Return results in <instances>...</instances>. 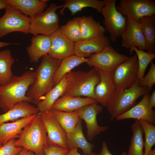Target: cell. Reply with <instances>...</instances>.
<instances>
[{
	"label": "cell",
	"mask_w": 155,
	"mask_h": 155,
	"mask_svg": "<svg viewBox=\"0 0 155 155\" xmlns=\"http://www.w3.org/2000/svg\"><path fill=\"white\" fill-rule=\"evenodd\" d=\"M79 20L80 17L74 18L59 28L63 34L75 43L82 40Z\"/></svg>",
	"instance_id": "cell-33"
},
{
	"label": "cell",
	"mask_w": 155,
	"mask_h": 155,
	"mask_svg": "<svg viewBox=\"0 0 155 155\" xmlns=\"http://www.w3.org/2000/svg\"><path fill=\"white\" fill-rule=\"evenodd\" d=\"M51 46L48 55L58 60L74 55L75 42L63 34L59 29L49 36Z\"/></svg>",
	"instance_id": "cell-16"
},
{
	"label": "cell",
	"mask_w": 155,
	"mask_h": 155,
	"mask_svg": "<svg viewBox=\"0 0 155 155\" xmlns=\"http://www.w3.org/2000/svg\"><path fill=\"white\" fill-rule=\"evenodd\" d=\"M137 22L146 40V51L155 54V15L144 17Z\"/></svg>",
	"instance_id": "cell-27"
},
{
	"label": "cell",
	"mask_w": 155,
	"mask_h": 155,
	"mask_svg": "<svg viewBox=\"0 0 155 155\" xmlns=\"http://www.w3.org/2000/svg\"><path fill=\"white\" fill-rule=\"evenodd\" d=\"M51 46V41L49 36L42 35L33 36L30 45L26 48L31 62L37 63L40 58L48 55Z\"/></svg>",
	"instance_id": "cell-21"
},
{
	"label": "cell",
	"mask_w": 155,
	"mask_h": 155,
	"mask_svg": "<svg viewBox=\"0 0 155 155\" xmlns=\"http://www.w3.org/2000/svg\"><path fill=\"white\" fill-rule=\"evenodd\" d=\"M66 77L67 83L63 95L84 96L96 100L94 89L100 79L97 68L94 67L88 71H71Z\"/></svg>",
	"instance_id": "cell-3"
},
{
	"label": "cell",
	"mask_w": 155,
	"mask_h": 155,
	"mask_svg": "<svg viewBox=\"0 0 155 155\" xmlns=\"http://www.w3.org/2000/svg\"><path fill=\"white\" fill-rule=\"evenodd\" d=\"M61 61L53 58L48 55L42 57L41 63L35 71V81L30 87L26 94L33 103L37 105L53 88L54 74Z\"/></svg>",
	"instance_id": "cell-2"
},
{
	"label": "cell",
	"mask_w": 155,
	"mask_h": 155,
	"mask_svg": "<svg viewBox=\"0 0 155 155\" xmlns=\"http://www.w3.org/2000/svg\"><path fill=\"white\" fill-rule=\"evenodd\" d=\"M8 5L6 0H0V10L5 9Z\"/></svg>",
	"instance_id": "cell-43"
},
{
	"label": "cell",
	"mask_w": 155,
	"mask_h": 155,
	"mask_svg": "<svg viewBox=\"0 0 155 155\" xmlns=\"http://www.w3.org/2000/svg\"><path fill=\"white\" fill-rule=\"evenodd\" d=\"M95 152H92L91 154L89 155H96ZM67 155H82L80 154L78 152V149H73L70 150Z\"/></svg>",
	"instance_id": "cell-42"
},
{
	"label": "cell",
	"mask_w": 155,
	"mask_h": 155,
	"mask_svg": "<svg viewBox=\"0 0 155 155\" xmlns=\"http://www.w3.org/2000/svg\"><path fill=\"white\" fill-rule=\"evenodd\" d=\"M127 153L126 152L123 151L121 155H127Z\"/></svg>",
	"instance_id": "cell-46"
},
{
	"label": "cell",
	"mask_w": 155,
	"mask_h": 155,
	"mask_svg": "<svg viewBox=\"0 0 155 155\" xmlns=\"http://www.w3.org/2000/svg\"><path fill=\"white\" fill-rule=\"evenodd\" d=\"M66 75L60 82L54 86L43 97L37 105L39 112L43 113L51 110L55 102L64 93L67 83Z\"/></svg>",
	"instance_id": "cell-26"
},
{
	"label": "cell",
	"mask_w": 155,
	"mask_h": 155,
	"mask_svg": "<svg viewBox=\"0 0 155 155\" xmlns=\"http://www.w3.org/2000/svg\"><path fill=\"white\" fill-rule=\"evenodd\" d=\"M146 87L140 86L137 80L130 88L123 90H117L107 102L105 106L111 116V120L129 110L135 105L137 100L148 93Z\"/></svg>",
	"instance_id": "cell-5"
},
{
	"label": "cell",
	"mask_w": 155,
	"mask_h": 155,
	"mask_svg": "<svg viewBox=\"0 0 155 155\" xmlns=\"http://www.w3.org/2000/svg\"><path fill=\"white\" fill-rule=\"evenodd\" d=\"M103 109L102 106L96 102L84 106L78 110L80 118L83 119L86 123V136L90 141L92 140L96 135L108 129V126H100L97 122V115Z\"/></svg>",
	"instance_id": "cell-12"
},
{
	"label": "cell",
	"mask_w": 155,
	"mask_h": 155,
	"mask_svg": "<svg viewBox=\"0 0 155 155\" xmlns=\"http://www.w3.org/2000/svg\"><path fill=\"white\" fill-rule=\"evenodd\" d=\"M79 22L82 40L102 36L106 31L92 16L80 17Z\"/></svg>",
	"instance_id": "cell-25"
},
{
	"label": "cell",
	"mask_w": 155,
	"mask_h": 155,
	"mask_svg": "<svg viewBox=\"0 0 155 155\" xmlns=\"http://www.w3.org/2000/svg\"><path fill=\"white\" fill-rule=\"evenodd\" d=\"M126 19V26L121 36V46L127 49L135 46L146 51V40L137 22L128 17Z\"/></svg>",
	"instance_id": "cell-15"
},
{
	"label": "cell",
	"mask_w": 155,
	"mask_h": 155,
	"mask_svg": "<svg viewBox=\"0 0 155 155\" xmlns=\"http://www.w3.org/2000/svg\"><path fill=\"white\" fill-rule=\"evenodd\" d=\"M110 40L104 35L75 43L74 55L85 58L99 53L110 45Z\"/></svg>",
	"instance_id": "cell-17"
},
{
	"label": "cell",
	"mask_w": 155,
	"mask_h": 155,
	"mask_svg": "<svg viewBox=\"0 0 155 155\" xmlns=\"http://www.w3.org/2000/svg\"><path fill=\"white\" fill-rule=\"evenodd\" d=\"M2 146L0 144V148Z\"/></svg>",
	"instance_id": "cell-47"
},
{
	"label": "cell",
	"mask_w": 155,
	"mask_h": 155,
	"mask_svg": "<svg viewBox=\"0 0 155 155\" xmlns=\"http://www.w3.org/2000/svg\"><path fill=\"white\" fill-rule=\"evenodd\" d=\"M36 114L21 118L12 123L0 125V144L2 146L11 139L19 138L24 127L31 122Z\"/></svg>",
	"instance_id": "cell-19"
},
{
	"label": "cell",
	"mask_w": 155,
	"mask_h": 155,
	"mask_svg": "<svg viewBox=\"0 0 155 155\" xmlns=\"http://www.w3.org/2000/svg\"><path fill=\"white\" fill-rule=\"evenodd\" d=\"M96 102H97L95 99L90 98L63 95L55 102L52 109L62 112H72Z\"/></svg>",
	"instance_id": "cell-22"
},
{
	"label": "cell",
	"mask_w": 155,
	"mask_h": 155,
	"mask_svg": "<svg viewBox=\"0 0 155 155\" xmlns=\"http://www.w3.org/2000/svg\"><path fill=\"white\" fill-rule=\"evenodd\" d=\"M15 144L30 150L37 155H45L43 148L47 144V132L38 113L24 127Z\"/></svg>",
	"instance_id": "cell-4"
},
{
	"label": "cell",
	"mask_w": 155,
	"mask_h": 155,
	"mask_svg": "<svg viewBox=\"0 0 155 155\" xmlns=\"http://www.w3.org/2000/svg\"><path fill=\"white\" fill-rule=\"evenodd\" d=\"M38 113L37 107L31 105L30 102L26 101L20 102L15 104L7 111L0 115V125Z\"/></svg>",
	"instance_id": "cell-24"
},
{
	"label": "cell",
	"mask_w": 155,
	"mask_h": 155,
	"mask_svg": "<svg viewBox=\"0 0 155 155\" xmlns=\"http://www.w3.org/2000/svg\"><path fill=\"white\" fill-rule=\"evenodd\" d=\"M131 55L135 52L137 55L138 63V80L144 77L145 72L148 64L155 58V54H151L141 49H139L135 46L129 48Z\"/></svg>",
	"instance_id": "cell-34"
},
{
	"label": "cell",
	"mask_w": 155,
	"mask_h": 155,
	"mask_svg": "<svg viewBox=\"0 0 155 155\" xmlns=\"http://www.w3.org/2000/svg\"><path fill=\"white\" fill-rule=\"evenodd\" d=\"M36 77L35 71H27L20 76L13 75L8 84L0 85V109L5 113L19 102L33 103L26 94L35 82Z\"/></svg>",
	"instance_id": "cell-1"
},
{
	"label": "cell",
	"mask_w": 155,
	"mask_h": 155,
	"mask_svg": "<svg viewBox=\"0 0 155 155\" xmlns=\"http://www.w3.org/2000/svg\"><path fill=\"white\" fill-rule=\"evenodd\" d=\"M47 132V142L67 148L66 133L53 115L52 111L38 113Z\"/></svg>",
	"instance_id": "cell-13"
},
{
	"label": "cell",
	"mask_w": 155,
	"mask_h": 155,
	"mask_svg": "<svg viewBox=\"0 0 155 155\" xmlns=\"http://www.w3.org/2000/svg\"><path fill=\"white\" fill-rule=\"evenodd\" d=\"M43 151L45 155H67L69 150L57 144L47 142Z\"/></svg>",
	"instance_id": "cell-38"
},
{
	"label": "cell",
	"mask_w": 155,
	"mask_h": 155,
	"mask_svg": "<svg viewBox=\"0 0 155 155\" xmlns=\"http://www.w3.org/2000/svg\"><path fill=\"white\" fill-rule=\"evenodd\" d=\"M150 104L152 107H155V90H154L150 96L149 99Z\"/></svg>",
	"instance_id": "cell-41"
},
{
	"label": "cell",
	"mask_w": 155,
	"mask_h": 155,
	"mask_svg": "<svg viewBox=\"0 0 155 155\" xmlns=\"http://www.w3.org/2000/svg\"><path fill=\"white\" fill-rule=\"evenodd\" d=\"M88 58L81 57L75 55L67 57L61 62L54 74L53 82L54 86L58 84L67 73L75 67L86 63Z\"/></svg>",
	"instance_id": "cell-29"
},
{
	"label": "cell",
	"mask_w": 155,
	"mask_h": 155,
	"mask_svg": "<svg viewBox=\"0 0 155 155\" xmlns=\"http://www.w3.org/2000/svg\"><path fill=\"white\" fill-rule=\"evenodd\" d=\"M131 128L132 135L127 155H144V132L138 120L135 119L131 126Z\"/></svg>",
	"instance_id": "cell-30"
},
{
	"label": "cell",
	"mask_w": 155,
	"mask_h": 155,
	"mask_svg": "<svg viewBox=\"0 0 155 155\" xmlns=\"http://www.w3.org/2000/svg\"><path fill=\"white\" fill-rule=\"evenodd\" d=\"M12 44L18 45V44L16 43L0 42V49L4 46H8Z\"/></svg>",
	"instance_id": "cell-44"
},
{
	"label": "cell",
	"mask_w": 155,
	"mask_h": 155,
	"mask_svg": "<svg viewBox=\"0 0 155 155\" xmlns=\"http://www.w3.org/2000/svg\"><path fill=\"white\" fill-rule=\"evenodd\" d=\"M138 120L145 135L144 155H147L155 144V126L144 120Z\"/></svg>",
	"instance_id": "cell-35"
},
{
	"label": "cell",
	"mask_w": 155,
	"mask_h": 155,
	"mask_svg": "<svg viewBox=\"0 0 155 155\" xmlns=\"http://www.w3.org/2000/svg\"><path fill=\"white\" fill-rule=\"evenodd\" d=\"M15 138L9 140L0 148V155H17L23 148L15 146Z\"/></svg>",
	"instance_id": "cell-37"
},
{
	"label": "cell",
	"mask_w": 155,
	"mask_h": 155,
	"mask_svg": "<svg viewBox=\"0 0 155 155\" xmlns=\"http://www.w3.org/2000/svg\"><path fill=\"white\" fill-rule=\"evenodd\" d=\"M97 69L100 79L94 89L96 100L102 106L105 107L107 102L115 94L117 89L110 74Z\"/></svg>",
	"instance_id": "cell-18"
},
{
	"label": "cell",
	"mask_w": 155,
	"mask_h": 155,
	"mask_svg": "<svg viewBox=\"0 0 155 155\" xmlns=\"http://www.w3.org/2000/svg\"><path fill=\"white\" fill-rule=\"evenodd\" d=\"M63 7L60 11L61 15L64 14V11L68 8L72 15H74L83 9L87 7L94 8L99 13H101L104 4L103 1L99 0H65Z\"/></svg>",
	"instance_id": "cell-28"
},
{
	"label": "cell",
	"mask_w": 155,
	"mask_h": 155,
	"mask_svg": "<svg viewBox=\"0 0 155 155\" xmlns=\"http://www.w3.org/2000/svg\"><path fill=\"white\" fill-rule=\"evenodd\" d=\"M116 8L123 16L137 22L144 17L155 15V1L152 0H120Z\"/></svg>",
	"instance_id": "cell-11"
},
{
	"label": "cell",
	"mask_w": 155,
	"mask_h": 155,
	"mask_svg": "<svg viewBox=\"0 0 155 155\" xmlns=\"http://www.w3.org/2000/svg\"><path fill=\"white\" fill-rule=\"evenodd\" d=\"M138 63L135 55L118 66L110 74L117 90L131 87L137 80Z\"/></svg>",
	"instance_id": "cell-9"
},
{
	"label": "cell",
	"mask_w": 155,
	"mask_h": 155,
	"mask_svg": "<svg viewBox=\"0 0 155 155\" xmlns=\"http://www.w3.org/2000/svg\"><path fill=\"white\" fill-rule=\"evenodd\" d=\"M63 5L51 3L46 10L31 19L29 33L49 36L59 29V17L56 10Z\"/></svg>",
	"instance_id": "cell-6"
},
{
	"label": "cell",
	"mask_w": 155,
	"mask_h": 155,
	"mask_svg": "<svg viewBox=\"0 0 155 155\" xmlns=\"http://www.w3.org/2000/svg\"><path fill=\"white\" fill-rule=\"evenodd\" d=\"M150 96L148 93L145 94L137 104L125 113L117 116L115 119L118 121L129 119H141L154 125L155 111L150 105Z\"/></svg>",
	"instance_id": "cell-14"
},
{
	"label": "cell",
	"mask_w": 155,
	"mask_h": 155,
	"mask_svg": "<svg viewBox=\"0 0 155 155\" xmlns=\"http://www.w3.org/2000/svg\"><path fill=\"white\" fill-rule=\"evenodd\" d=\"M67 148L69 150L80 148L84 155L91 154L94 147V144L89 142L84 136L83 131L81 119L76 125L74 131L66 133Z\"/></svg>",
	"instance_id": "cell-20"
},
{
	"label": "cell",
	"mask_w": 155,
	"mask_h": 155,
	"mask_svg": "<svg viewBox=\"0 0 155 155\" xmlns=\"http://www.w3.org/2000/svg\"><path fill=\"white\" fill-rule=\"evenodd\" d=\"M101 13L104 18L105 29L110 35V41L114 42L121 36L125 28L126 17L117 10L116 0H104Z\"/></svg>",
	"instance_id": "cell-7"
},
{
	"label": "cell",
	"mask_w": 155,
	"mask_h": 155,
	"mask_svg": "<svg viewBox=\"0 0 155 155\" xmlns=\"http://www.w3.org/2000/svg\"><path fill=\"white\" fill-rule=\"evenodd\" d=\"M147 155H155V149H152Z\"/></svg>",
	"instance_id": "cell-45"
},
{
	"label": "cell",
	"mask_w": 155,
	"mask_h": 155,
	"mask_svg": "<svg viewBox=\"0 0 155 155\" xmlns=\"http://www.w3.org/2000/svg\"><path fill=\"white\" fill-rule=\"evenodd\" d=\"M17 155H37L32 151L24 148Z\"/></svg>",
	"instance_id": "cell-40"
},
{
	"label": "cell",
	"mask_w": 155,
	"mask_h": 155,
	"mask_svg": "<svg viewBox=\"0 0 155 155\" xmlns=\"http://www.w3.org/2000/svg\"><path fill=\"white\" fill-rule=\"evenodd\" d=\"M5 10L4 14L0 18V38L13 32L29 34L30 18L8 4Z\"/></svg>",
	"instance_id": "cell-8"
},
{
	"label": "cell",
	"mask_w": 155,
	"mask_h": 155,
	"mask_svg": "<svg viewBox=\"0 0 155 155\" xmlns=\"http://www.w3.org/2000/svg\"><path fill=\"white\" fill-rule=\"evenodd\" d=\"M7 3L19 10L32 19L43 12L47 6L48 0H6Z\"/></svg>",
	"instance_id": "cell-23"
},
{
	"label": "cell",
	"mask_w": 155,
	"mask_h": 155,
	"mask_svg": "<svg viewBox=\"0 0 155 155\" xmlns=\"http://www.w3.org/2000/svg\"><path fill=\"white\" fill-rule=\"evenodd\" d=\"M150 67L146 75L138 80L139 84L141 86L147 88L151 90L155 84V65L152 61L150 62Z\"/></svg>",
	"instance_id": "cell-36"
},
{
	"label": "cell",
	"mask_w": 155,
	"mask_h": 155,
	"mask_svg": "<svg viewBox=\"0 0 155 155\" xmlns=\"http://www.w3.org/2000/svg\"><path fill=\"white\" fill-rule=\"evenodd\" d=\"M52 111L66 133L73 132L80 121L78 110L72 112L61 111L52 109Z\"/></svg>",
	"instance_id": "cell-32"
},
{
	"label": "cell",
	"mask_w": 155,
	"mask_h": 155,
	"mask_svg": "<svg viewBox=\"0 0 155 155\" xmlns=\"http://www.w3.org/2000/svg\"><path fill=\"white\" fill-rule=\"evenodd\" d=\"M15 61L9 50L0 51V85H6L11 81L13 75L11 68Z\"/></svg>",
	"instance_id": "cell-31"
},
{
	"label": "cell",
	"mask_w": 155,
	"mask_h": 155,
	"mask_svg": "<svg viewBox=\"0 0 155 155\" xmlns=\"http://www.w3.org/2000/svg\"><path fill=\"white\" fill-rule=\"evenodd\" d=\"M129 58L118 53L111 45L101 52L91 55L86 63L88 65L98 68L110 74L120 65Z\"/></svg>",
	"instance_id": "cell-10"
},
{
	"label": "cell",
	"mask_w": 155,
	"mask_h": 155,
	"mask_svg": "<svg viewBox=\"0 0 155 155\" xmlns=\"http://www.w3.org/2000/svg\"><path fill=\"white\" fill-rule=\"evenodd\" d=\"M96 155H113L110 151L106 142L103 141L102 143V147L100 152Z\"/></svg>",
	"instance_id": "cell-39"
}]
</instances>
